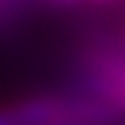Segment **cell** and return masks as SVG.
Instances as JSON below:
<instances>
[{
	"instance_id": "1",
	"label": "cell",
	"mask_w": 125,
	"mask_h": 125,
	"mask_svg": "<svg viewBox=\"0 0 125 125\" xmlns=\"http://www.w3.org/2000/svg\"><path fill=\"white\" fill-rule=\"evenodd\" d=\"M56 125H110V123H56Z\"/></svg>"
},
{
	"instance_id": "4",
	"label": "cell",
	"mask_w": 125,
	"mask_h": 125,
	"mask_svg": "<svg viewBox=\"0 0 125 125\" xmlns=\"http://www.w3.org/2000/svg\"><path fill=\"white\" fill-rule=\"evenodd\" d=\"M59 3H72V0H59Z\"/></svg>"
},
{
	"instance_id": "2",
	"label": "cell",
	"mask_w": 125,
	"mask_h": 125,
	"mask_svg": "<svg viewBox=\"0 0 125 125\" xmlns=\"http://www.w3.org/2000/svg\"><path fill=\"white\" fill-rule=\"evenodd\" d=\"M94 3H110V0H94Z\"/></svg>"
},
{
	"instance_id": "3",
	"label": "cell",
	"mask_w": 125,
	"mask_h": 125,
	"mask_svg": "<svg viewBox=\"0 0 125 125\" xmlns=\"http://www.w3.org/2000/svg\"><path fill=\"white\" fill-rule=\"evenodd\" d=\"M5 3H8V0H0V8H3V5H5Z\"/></svg>"
}]
</instances>
